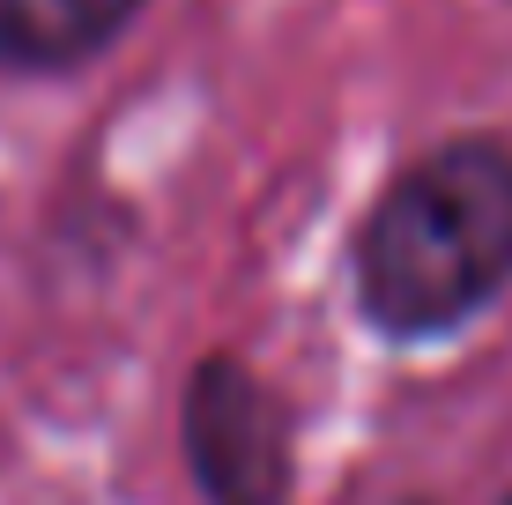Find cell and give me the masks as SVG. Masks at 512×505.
Segmentation results:
<instances>
[{"label":"cell","instance_id":"2","mask_svg":"<svg viewBox=\"0 0 512 505\" xmlns=\"http://www.w3.org/2000/svg\"><path fill=\"white\" fill-rule=\"evenodd\" d=\"M186 461L208 505H290V431L238 357H208L186 379Z\"/></svg>","mask_w":512,"mask_h":505},{"label":"cell","instance_id":"3","mask_svg":"<svg viewBox=\"0 0 512 505\" xmlns=\"http://www.w3.org/2000/svg\"><path fill=\"white\" fill-rule=\"evenodd\" d=\"M141 0H0V67H75L134 23Z\"/></svg>","mask_w":512,"mask_h":505},{"label":"cell","instance_id":"1","mask_svg":"<svg viewBox=\"0 0 512 505\" xmlns=\"http://www.w3.org/2000/svg\"><path fill=\"white\" fill-rule=\"evenodd\" d=\"M512 283V149L446 142L379 194L357 238V298L386 335H446Z\"/></svg>","mask_w":512,"mask_h":505}]
</instances>
